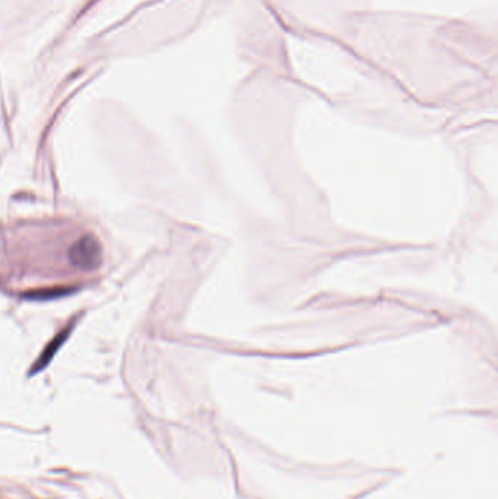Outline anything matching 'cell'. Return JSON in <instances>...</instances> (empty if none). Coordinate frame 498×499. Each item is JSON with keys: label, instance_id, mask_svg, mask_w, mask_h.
I'll list each match as a JSON object with an SVG mask.
<instances>
[{"label": "cell", "instance_id": "6da1fadb", "mask_svg": "<svg viewBox=\"0 0 498 499\" xmlns=\"http://www.w3.org/2000/svg\"><path fill=\"white\" fill-rule=\"evenodd\" d=\"M69 260L80 270H94L102 261V247L97 236L87 234L69 250Z\"/></svg>", "mask_w": 498, "mask_h": 499}, {"label": "cell", "instance_id": "7a4b0ae2", "mask_svg": "<svg viewBox=\"0 0 498 499\" xmlns=\"http://www.w3.org/2000/svg\"><path fill=\"white\" fill-rule=\"evenodd\" d=\"M66 336H67V333L65 331V333H62V336L59 334L53 341H51V344H48V346L45 348V351L43 352V355L40 356V359L36 362V365H34V368H33V374L34 373H38V371H41L43 370V368L51 361V358H53L55 356V353H56V351H58V348L62 345V341L66 339Z\"/></svg>", "mask_w": 498, "mask_h": 499}]
</instances>
